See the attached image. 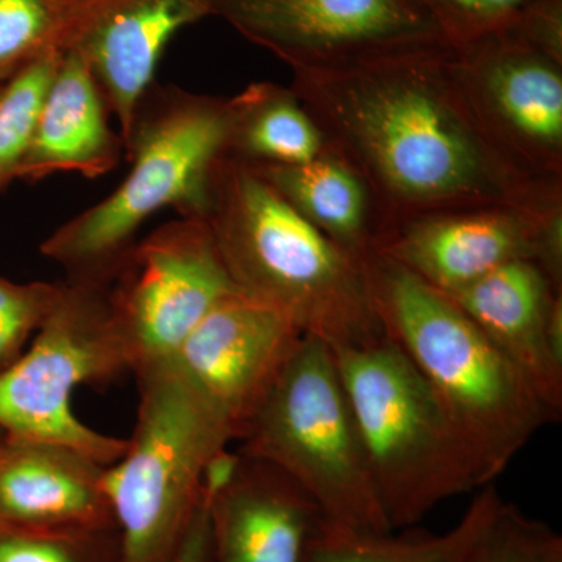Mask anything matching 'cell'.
Here are the masks:
<instances>
[{
    "instance_id": "obj_1",
    "label": "cell",
    "mask_w": 562,
    "mask_h": 562,
    "mask_svg": "<svg viewBox=\"0 0 562 562\" xmlns=\"http://www.w3.org/2000/svg\"><path fill=\"white\" fill-rule=\"evenodd\" d=\"M291 88L331 149L368 181L384 231L462 206L562 205V188L528 179L484 131L450 46L292 72Z\"/></svg>"
},
{
    "instance_id": "obj_2",
    "label": "cell",
    "mask_w": 562,
    "mask_h": 562,
    "mask_svg": "<svg viewBox=\"0 0 562 562\" xmlns=\"http://www.w3.org/2000/svg\"><path fill=\"white\" fill-rule=\"evenodd\" d=\"M201 220L236 290L333 350L384 338L366 260L303 220L250 165L222 155Z\"/></svg>"
},
{
    "instance_id": "obj_3",
    "label": "cell",
    "mask_w": 562,
    "mask_h": 562,
    "mask_svg": "<svg viewBox=\"0 0 562 562\" xmlns=\"http://www.w3.org/2000/svg\"><path fill=\"white\" fill-rule=\"evenodd\" d=\"M384 335L416 366L471 453L483 486L557 417L460 306L380 255L366 258Z\"/></svg>"
},
{
    "instance_id": "obj_4",
    "label": "cell",
    "mask_w": 562,
    "mask_h": 562,
    "mask_svg": "<svg viewBox=\"0 0 562 562\" xmlns=\"http://www.w3.org/2000/svg\"><path fill=\"white\" fill-rule=\"evenodd\" d=\"M228 99L154 87L125 146L131 171L116 190L40 246L70 281L110 284L158 211L201 217L211 169L227 154Z\"/></svg>"
},
{
    "instance_id": "obj_5",
    "label": "cell",
    "mask_w": 562,
    "mask_h": 562,
    "mask_svg": "<svg viewBox=\"0 0 562 562\" xmlns=\"http://www.w3.org/2000/svg\"><path fill=\"white\" fill-rule=\"evenodd\" d=\"M139 403L127 450L102 473L120 562H176L203 505L206 462L235 441L227 419L173 358L133 371Z\"/></svg>"
},
{
    "instance_id": "obj_6",
    "label": "cell",
    "mask_w": 562,
    "mask_h": 562,
    "mask_svg": "<svg viewBox=\"0 0 562 562\" xmlns=\"http://www.w3.org/2000/svg\"><path fill=\"white\" fill-rule=\"evenodd\" d=\"M333 351L392 530L419 522L439 503L482 490L438 395L397 344L384 336Z\"/></svg>"
},
{
    "instance_id": "obj_7",
    "label": "cell",
    "mask_w": 562,
    "mask_h": 562,
    "mask_svg": "<svg viewBox=\"0 0 562 562\" xmlns=\"http://www.w3.org/2000/svg\"><path fill=\"white\" fill-rule=\"evenodd\" d=\"M238 452L283 472L325 524L394 531L373 484L335 351L305 336L238 438Z\"/></svg>"
},
{
    "instance_id": "obj_8",
    "label": "cell",
    "mask_w": 562,
    "mask_h": 562,
    "mask_svg": "<svg viewBox=\"0 0 562 562\" xmlns=\"http://www.w3.org/2000/svg\"><path fill=\"white\" fill-rule=\"evenodd\" d=\"M132 360L111 312L110 284L61 281L60 297L29 349L0 372V431L11 439L58 443L98 464H114L127 439L92 430L72 412L74 391L109 384Z\"/></svg>"
},
{
    "instance_id": "obj_9",
    "label": "cell",
    "mask_w": 562,
    "mask_h": 562,
    "mask_svg": "<svg viewBox=\"0 0 562 562\" xmlns=\"http://www.w3.org/2000/svg\"><path fill=\"white\" fill-rule=\"evenodd\" d=\"M213 16L292 72L450 46L417 0H214Z\"/></svg>"
},
{
    "instance_id": "obj_10",
    "label": "cell",
    "mask_w": 562,
    "mask_h": 562,
    "mask_svg": "<svg viewBox=\"0 0 562 562\" xmlns=\"http://www.w3.org/2000/svg\"><path fill=\"white\" fill-rule=\"evenodd\" d=\"M236 291L201 217L179 216L138 239L110 283L132 372L173 357L210 310Z\"/></svg>"
},
{
    "instance_id": "obj_11",
    "label": "cell",
    "mask_w": 562,
    "mask_h": 562,
    "mask_svg": "<svg viewBox=\"0 0 562 562\" xmlns=\"http://www.w3.org/2000/svg\"><path fill=\"white\" fill-rule=\"evenodd\" d=\"M373 254L442 294L516 260L538 261L562 286V205L497 203L420 214L390 225Z\"/></svg>"
},
{
    "instance_id": "obj_12",
    "label": "cell",
    "mask_w": 562,
    "mask_h": 562,
    "mask_svg": "<svg viewBox=\"0 0 562 562\" xmlns=\"http://www.w3.org/2000/svg\"><path fill=\"white\" fill-rule=\"evenodd\" d=\"M484 131L528 179L562 188V61L509 31L450 46Z\"/></svg>"
},
{
    "instance_id": "obj_13",
    "label": "cell",
    "mask_w": 562,
    "mask_h": 562,
    "mask_svg": "<svg viewBox=\"0 0 562 562\" xmlns=\"http://www.w3.org/2000/svg\"><path fill=\"white\" fill-rule=\"evenodd\" d=\"M303 338L283 314L236 291L210 310L171 358L238 441Z\"/></svg>"
},
{
    "instance_id": "obj_14",
    "label": "cell",
    "mask_w": 562,
    "mask_h": 562,
    "mask_svg": "<svg viewBox=\"0 0 562 562\" xmlns=\"http://www.w3.org/2000/svg\"><path fill=\"white\" fill-rule=\"evenodd\" d=\"M508 357L550 413L562 414V286L516 260L446 294Z\"/></svg>"
},
{
    "instance_id": "obj_15",
    "label": "cell",
    "mask_w": 562,
    "mask_h": 562,
    "mask_svg": "<svg viewBox=\"0 0 562 562\" xmlns=\"http://www.w3.org/2000/svg\"><path fill=\"white\" fill-rule=\"evenodd\" d=\"M213 13L214 0H111L69 49L79 52L90 66L124 146L168 44Z\"/></svg>"
},
{
    "instance_id": "obj_16",
    "label": "cell",
    "mask_w": 562,
    "mask_h": 562,
    "mask_svg": "<svg viewBox=\"0 0 562 562\" xmlns=\"http://www.w3.org/2000/svg\"><path fill=\"white\" fill-rule=\"evenodd\" d=\"M205 505L210 562H303L324 522L297 484L268 462L247 457L235 480Z\"/></svg>"
},
{
    "instance_id": "obj_17",
    "label": "cell",
    "mask_w": 562,
    "mask_h": 562,
    "mask_svg": "<svg viewBox=\"0 0 562 562\" xmlns=\"http://www.w3.org/2000/svg\"><path fill=\"white\" fill-rule=\"evenodd\" d=\"M103 465L58 443L0 442V524L43 530H117Z\"/></svg>"
},
{
    "instance_id": "obj_18",
    "label": "cell",
    "mask_w": 562,
    "mask_h": 562,
    "mask_svg": "<svg viewBox=\"0 0 562 562\" xmlns=\"http://www.w3.org/2000/svg\"><path fill=\"white\" fill-rule=\"evenodd\" d=\"M110 116L88 63L77 50L65 52L18 179L40 181L68 172L98 179L113 171L125 146L111 128Z\"/></svg>"
},
{
    "instance_id": "obj_19",
    "label": "cell",
    "mask_w": 562,
    "mask_h": 562,
    "mask_svg": "<svg viewBox=\"0 0 562 562\" xmlns=\"http://www.w3.org/2000/svg\"><path fill=\"white\" fill-rule=\"evenodd\" d=\"M303 220L355 257H371L384 231L368 181L335 149L291 166H251Z\"/></svg>"
},
{
    "instance_id": "obj_20",
    "label": "cell",
    "mask_w": 562,
    "mask_h": 562,
    "mask_svg": "<svg viewBox=\"0 0 562 562\" xmlns=\"http://www.w3.org/2000/svg\"><path fill=\"white\" fill-rule=\"evenodd\" d=\"M505 505L494 483L486 484L460 522L441 535L394 536V531H351L322 522L303 562H473Z\"/></svg>"
},
{
    "instance_id": "obj_21",
    "label": "cell",
    "mask_w": 562,
    "mask_h": 562,
    "mask_svg": "<svg viewBox=\"0 0 562 562\" xmlns=\"http://www.w3.org/2000/svg\"><path fill=\"white\" fill-rule=\"evenodd\" d=\"M328 150L327 136L291 85L257 81L228 99L232 157L250 166H291Z\"/></svg>"
},
{
    "instance_id": "obj_22",
    "label": "cell",
    "mask_w": 562,
    "mask_h": 562,
    "mask_svg": "<svg viewBox=\"0 0 562 562\" xmlns=\"http://www.w3.org/2000/svg\"><path fill=\"white\" fill-rule=\"evenodd\" d=\"M111 0H0V83L29 63L66 52Z\"/></svg>"
},
{
    "instance_id": "obj_23",
    "label": "cell",
    "mask_w": 562,
    "mask_h": 562,
    "mask_svg": "<svg viewBox=\"0 0 562 562\" xmlns=\"http://www.w3.org/2000/svg\"><path fill=\"white\" fill-rule=\"evenodd\" d=\"M63 54L49 52L0 83V191L20 176Z\"/></svg>"
},
{
    "instance_id": "obj_24",
    "label": "cell",
    "mask_w": 562,
    "mask_h": 562,
    "mask_svg": "<svg viewBox=\"0 0 562 562\" xmlns=\"http://www.w3.org/2000/svg\"><path fill=\"white\" fill-rule=\"evenodd\" d=\"M0 562H120V536L0 524Z\"/></svg>"
},
{
    "instance_id": "obj_25",
    "label": "cell",
    "mask_w": 562,
    "mask_h": 562,
    "mask_svg": "<svg viewBox=\"0 0 562 562\" xmlns=\"http://www.w3.org/2000/svg\"><path fill=\"white\" fill-rule=\"evenodd\" d=\"M61 283L0 277V372L24 353L60 297Z\"/></svg>"
},
{
    "instance_id": "obj_26",
    "label": "cell",
    "mask_w": 562,
    "mask_h": 562,
    "mask_svg": "<svg viewBox=\"0 0 562 562\" xmlns=\"http://www.w3.org/2000/svg\"><path fill=\"white\" fill-rule=\"evenodd\" d=\"M473 562H562V538L506 502Z\"/></svg>"
},
{
    "instance_id": "obj_27",
    "label": "cell",
    "mask_w": 562,
    "mask_h": 562,
    "mask_svg": "<svg viewBox=\"0 0 562 562\" xmlns=\"http://www.w3.org/2000/svg\"><path fill=\"white\" fill-rule=\"evenodd\" d=\"M536 0H417L450 46L506 31Z\"/></svg>"
},
{
    "instance_id": "obj_28",
    "label": "cell",
    "mask_w": 562,
    "mask_h": 562,
    "mask_svg": "<svg viewBox=\"0 0 562 562\" xmlns=\"http://www.w3.org/2000/svg\"><path fill=\"white\" fill-rule=\"evenodd\" d=\"M506 31L562 61V0H536Z\"/></svg>"
},
{
    "instance_id": "obj_29",
    "label": "cell",
    "mask_w": 562,
    "mask_h": 562,
    "mask_svg": "<svg viewBox=\"0 0 562 562\" xmlns=\"http://www.w3.org/2000/svg\"><path fill=\"white\" fill-rule=\"evenodd\" d=\"M176 562H210V519L205 502L191 525Z\"/></svg>"
},
{
    "instance_id": "obj_30",
    "label": "cell",
    "mask_w": 562,
    "mask_h": 562,
    "mask_svg": "<svg viewBox=\"0 0 562 562\" xmlns=\"http://www.w3.org/2000/svg\"><path fill=\"white\" fill-rule=\"evenodd\" d=\"M2 439H3V432L0 431V442H2Z\"/></svg>"
}]
</instances>
